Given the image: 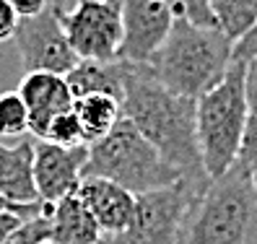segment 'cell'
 I'll return each mask as SVG.
<instances>
[{"label": "cell", "instance_id": "cell-1", "mask_svg": "<svg viewBox=\"0 0 257 244\" xmlns=\"http://www.w3.org/2000/svg\"><path fill=\"white\" fill-rule=\"evenodd\" d=\"M122 117L141 130L143 138L169 161L185 179L210 182L203 169L195 109L198 101L166 88L148 65L127 63Z\"/></svg>", "mask_w": 257, "mask_h": 244}, {"label": "cell", "instance_id": "cell-2", "mask_svg": "<svg viewBox=\"0 0 257 244\" xmlns=\"http://www.w3.org/2000/svg\"><path fill=\"white\" fill-rule=\"evenodd\" d=\"M234 63V42L218 26H200L174 19L172 32L161 50L151 57L148 68L174 94L198 101L223 81Z\"/></svg>", "mask_w": 257, "mask_h": 244}, {"label": "cell", "instance_id": "cell-3", "mask_svg": "<svg viewBox=\"0 0 257 244\" xmlns=\"http://www.w3.org/2000/svg\"><path fill=\"white\" fill-rule=\"evenodd\" d=\"M177 244H257V190L234 164L190 208Z\"/></svg>", "mask_w": 257, "mask_h": 244}, {"label": "cell", "instance_id": "cell-4", "mask_svg": "<svg viewBox=\"0 0 257 244\" xmlns=\"http://www.w3.org/2000/svg\"><path fill=\"white\" fill-rule=\"evenodd\" d=\"M247 63L234 60L223 81L198 99L195 109V130L203 169L210 179H218L234 166L241 138H244L249 106L244 91Z\"/></svg>", "mask_w": 257, "mask_h": 244}, {"label": "cell", "instance_id": "cell-5", "mask_svg": "<svg viewBox=\"0 0 257 244\" xmlns=\"http://www.w3.org/2000/svg\"><path fill=\"white\" fill-rule=\"evenodd\" d=\"M86 177L109 179L135 197L185 179L125 117L101 141L88 146Z\"/></svg>", "mask_w": 257, "mask_h": 244}, {"label": "cell", "instance_id": "cell-6", "mask_svg": "<svg viewBox=\"0 0 257 244\" xmlns=\"http://www.w3.org/2000/svg\"><path fill=\"white\" fill-rule=\"evenodd\" d=\"M208 185L210 182L179 179L169 187L138 195L130 226L114 236L117 244H177L190 208Z\"/></svg>", "mask_w": 257, "mask_h": 244}, {"label": "cell", "instance_id": "cell-7", "mask_svg": "<svg viewBox=\"0 0 257 244\" xmlns=\"http://www.w3.org/2000/svg\"><path fill=\"white\" fill-rule=\"evenodd\" d=\"M57 13L78 60L109 63L119 57V47H122L119 0H73L70 8L57 6Z\"/></svg>", "mask_w": 257, "mask_h": 244}, {"label": "cell", "instance_id": "cell-8", "mask_svg": "<svg viewBox=\"0 0 257 244\" xmlns=\"http://www.w3.org/2000/svg\"><path fill=\"white\" fill-rule=\"evenodd\" d=\"M16 44V52L21 57L24 73H57L68 75L78 65V55L73 52L70 42L65 37V29L60 24L57 6L32 19H21L16 34L11 39Z\"/></svg>", "mask_w": 257, "mask_h": 244}, {"label": "cell", "instance_id": "cell-9", "mask_svg": "<svg viewBox=\"0 0 257 244\" xmlns=\"http://www.w3.org/2000/svg\"><path fill=\"white\" fill-rule=\"evenodd\" d=\"M119 6H122V47L117 60L148 65L169 37L174 13L161 0H119Z\"/></svg>", "mask_w": 257, "mask_h": 244}, {"label": "cell", "instance_id": "cell-10", "mask_svg": "<svg viewBox=\"0 0 257 244\" xmlns=\"http://www.w3.org/2000/svg\"><path fill=\"white\" fill-rule=\"evenodd\" d=\"M88 146H55L47 141L34 143V179L44 205H55L68 195H75L86 177Z\"/></svg>", "mask_w": 257, "mask_h": 244}, {"label": "cell", "instance_id": "cell-11", "mask_svg": "<svg viewBox=\"0 0 257 244\" xmlns=\"http://www.w3.org/2000/svg\"><path fill=\"white\" fill-rule=\"evenodd\" d=\"M16 91L21 94L29 109V133L37 135V141L47 135L50 122L57 114L73 109L75 104V96L65 75H57V73H24Z\"/></svg>", "mask_w": 257, "mask_h": 244}, {"label": "cell", "instance_id": "cell-12", "mask_svg": "<svg viewBox=\"0 0 257 244\" xmlns=\"http://www.w3.org/2000/svg\"><path fill=\"white\" fill-rule=\"evenodd\" d=\"M75 195L94 216L104 236H117L130 226L135 213V195L125 187L101 177H83Z\"/></svg>", "mask_w": 257, "mask_h": 244}, {"label": "cell", "instance_id": "cell-13", "mask_svg": "<svg viewBox=\"0 0 257 244\" xmlns=\"http://www.w3.org/2000/svg\"><path fill=\"white\" fill-rule=\"evenodd\" d=\"M0 195L21 208L44 205L34 179V141L13 146L0 141Z\"/></svg>", "mask_w": 257, "mask_h": 244}, {"label": "cell", "instance_id": "cell-14", "mask_svg": "<svg viewBox=\"0 0 257 244\" xmlns=\"http://www.w3.org/2000/svg\"><path fill=\"white\" fill-rule=\"evenodd\" d=\"M44 213L50 218V241L55 244H96L104 239L99 223L78 195H68L55 205H44Z\"/></svg>", "mask_w": 257, "mask_h": 244}, {"label": "cell", "instance_id": "cell-15", "mask_svg": "<svg viewBox=\"0 0 257 244\" xmlns=\"http://www.w3.org/2000/svg\"><path fill=\"white\" fill-rule=\"evenodd\" d=\"M125 75H127L125 60H109V63L78 60V65L65 75V81L75 99L88 96V94H107V96H114L117 101H122Z\"/></svg>", "mask_w": 257, "mask_h": 244}, {"label": "cell", "instance_id": "cell-16", "mask_svg": "<svg viewBox=\"0 0 257 244\" xmlns=\"http://www.w3.org/2000/svg\"><path fill=\"white\" fill-rule=\"evenodd\" d=\"M73 109L81 119L86 146L101 141L104 135L122 119V104L114 96H107V94H88V96L75 99Z\"/></svg>", "mask_w": 257, "mask_h": 244}, {"label": "cell", "instance_id": "cell-17", "mask_svg": "<svg viewBox=\"0 0 257 244\" xmlns=\"http://www.w3.org/2000/svg\"><path fill=\"white\" fill-rule=\"evenodd\" d=\"M218 32L234 44L257 24V0H208Z\"/></svg>", "mask_w": 257, "mask_h": 244}, {"label": "cell", "instance_id": "cell-18", "mask_svg": "<svg viewBox=\"0 0 257 244\" xmlns=\"http://www.w3.org/2000/svg\"><path fill=\"white\" fill-rule=\"evenodd\" d=\"M29 133V109L19 91L0 94V141Z\"/></svg>", "mask_w": 257, "mask_h": 244}, {"label": "cell", "instance_id": "cell-19", "mask_svg": "<svg viewBox=\"0 0 257 244\" xmlns=\"http://www.w3.org/2000/svg\"><path fill=\"white\" fill-rule=\"evenodd\" d=\"M42 141L47 143H55V146H65V148H75V146H86L83 141V130H81V119L75 114V109H68L63 114H57L50 128H47V135Z\"/></svg>", "mask_w": 257, "mask_h": 244}, {"label": "cell", "instance_id": "cell-20", "mask_svg": "<svg viewBox=\"0 0 257 244\" xmlns=\"http://www.w3.org/2000/svg\"><path fill=\"white\" fill-rule=\"evenodd\" d=\"M234 164L247 174L249 185L257 190V119L254 117H249V122H247L244 138H241V146H239V154H236Z\"/></svg>", "mask_w": 257, "mask_h": 244}, {"label": "cell", "instance_id": "cell-21", "mask_svg": "<svg viewBox=\"0 0 257 244\" xmlns=\"http://www.w3.org/2000/svg\"><path fill=\"white\" fill-rule=\"evenodd\" d=\"M161 3L174 13V19H185L200 26H216L208 0H161Z\"/></svg>", "mask_w": 257, "mask_h": 244}, {"label": "cell", "instance_id": "cell-22", "mask_svg": "<svg viewBox=\"0 0 257 244\" xmlns=\"http://www.w3.org/2000/svg\"><path fill=\"white\" fill-rule=\"evenodd\" d=\"M47 241H50V218L47 213H39L34 218L21 221L6 244H47Z\"/></svg>", "mask_w": 257, "mask_h": 244}, {"label": "cell", "instance_id": "cell-23", "mask_svg": "<svg viewBox=\"0 0 257 244\" xmlns=\"http://www.w3.org/2000/svg\"><path fill=\"white\" fill-rule=\"evenodd\" d=\"M19 24H21L19 13L11 8L8 0H0V42H8V39H13V34H16Z\"/></svg>", "mask_w": 257, "mask_h": 244}, {"label": "cell", "instance_id": "cell-24", "mask_svg": "<svg viewBox=\"0 0 257 244\" xmlns=\"http://www.w3.org/2000/svg\"><path fill=\"white\" fill-rule=\"evenodd\" d=\"M234 60H241V63L257 60V24L234 44Z\"/></svg>", "mask_w": 257, "mask_h": 244}, {"label": "cell", "instance_id": "cell-25", "mask_svg": "<svg viewBox=\"0 0 257 244\" xmlns=\"http://www.w3.org/2000/svg\"><path fill=\"white\" fill-rule=\"evenodd\" d=\"M244 91H247V106H249V117L257 119V60L247 63L244 73Z\"/></svg>", "mask_w": 257, "mask_h": 244}, {"label": "cell", "instance_id": "cell-26", "mask_svg": "<svg viewBox=\"0 0 257 244\" xmlns=\"http://www.w3.org/2000/svg\"><path fill=\"white\" fill-rule=\"evenodd\" d=\"M11 8L19 13V19H32V16H39L50 8V0H8Z\"/></svg>", "mask_w": 257, "mask_h": 244}, {"label": "cell", "instance_id": "cell-27", "mask_svg": "<svg viewBox=\"0 0 257 244\" xmlns=\"http://www.w3.org/2000/svg\"><path fill=\"white\" fill-rule=\"evenodd\" d=\"M21 221H26V218L19 216V213H0V244L8 241V236L16 231Z\"/></svg>", "mask_w": 257, "mask_h": 244}, {"label": "cell", "instance_id": "cell-28", "mask_svg": "<svg viewBox=\"0 0 257 244\" xmlns=\"http://www.w3.org/2000/svg\"><path fill=\"white\" fill-rule=\"evenodd\" d=\"M0 213H19V216H24V218H34V216H39V213H44V205L21 208V205L11 203L8 197H3V195H0Z\"/></svg>", "mask_w": 257, "mask_h": 244}, {"label": "cell", "instance_id": "cell-29", "mask_svg": "<svg viewBox=\"0 0 257 244\" xmlns=\"http://www.w3.org/2000/svg\"><path fill=\"white\" fill-rule=\"evenodd\" d=\"M96 244H117V239H114V236H104V239H99Z\"/></svg>", "mask_w": 257, "mask_h": 244}, {"label": "cell", "instance_id": "cell-30", "mask_svg": "<svg viewBox=\"0 0 257 244\" xmlns=\"http://www.w3.org/2000/svg\"><path fill=\"white\" fill-rule=\"evenodd\" d=\"M47 244H55V241H47Z\"/></svg>", "mask_w": 257, "mask_h": 244}]
</instances>
